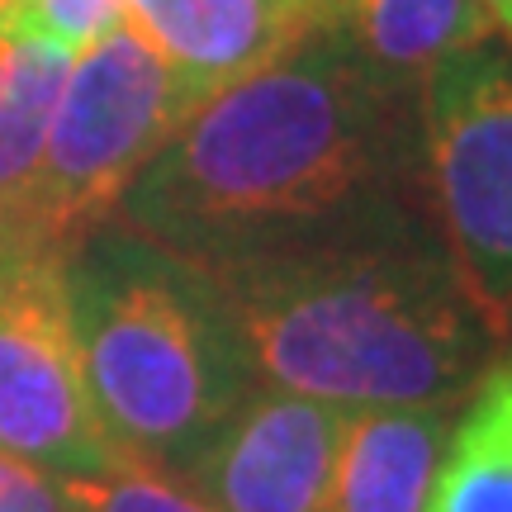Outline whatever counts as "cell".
I'll return each instance as SVG.
<instances>
[{
    "instance_id": "obj_1",
    "label": "cell",
    "mask_w": 512,
    "mask_h": 512,
    "mask_svg": "<svg viewBox=\"0 0 512 512\" xmlns=\"http://www.w3.org/2000/svg\"><path fill=\"white\" fill-rule=\"evenodd\" d=\"M418 219H432L418 91L384 81L342 19H323L266 67L195 100L110 223L219 275Z\"/></svg>"
},
{
    "instance_id": "obj_2",
    "label": "cell",
    "mask_w": 512,
    "mask_h": 512,
    "mask_svg": "<svg viewBox=\"0 0 512 512\" xmlns=\"http://www.w3.org/2000/svg\"><path fill=\"white\" fill-rule=\"evenodd\" d=\"M252 380L361 408H460L503 356L432 219L204 275Z\"/></svg>"
},
{
    "instance_id": "obj_3",
    "label": "cell",
    "mask_w": 512,
    "mask_h": 512,
    "mask_svg": "<svg viewBox=\"0 0 512 512\" xmlns=\"http://www.w3.org/2000/svg\"><path fill=\"white\" fill-rule=\"evenodd\" d=\"M62 285L110 451L176 479L256 384L214 285L124 223L76 242Z\"/></svg>"
},
{
    "instance_id": "obj_4",
    "label": "cell",
    "mask_w": 512,
    "mask_h": 512,
    "mask_svg": "<svg viewBox=\"0 0 512 512\" xmlns=\"http://www.w3.org/2000/svg\"><path fill=\"white\" fill-rule=\"evenodd\" d=\"M190 110L195 95L128 19L76 53L10 252L67 256L81 238L105 228L133 176Z\"/></svg>"
},
{
    "instance_id": "obj_5",
    "label": "cell",
    "mask_w": 512,
    "mask_h": 512,
    "mask_svg": "<svg viewBox=\"0 0 512 512\" xmlns=\"http://www.w3.org/2000/svg\"><path fill=\"white\" fill-rule=\"evenodd\" d=\"M418 152L441 247L479 318L512 347V53L489 38L418 86Z\"/></svg>"
},
{
    "instance_id": "obj_6",
    "label": "cell",
    "mask_w": 512,
    "mask_h": 512,
    "mask_svg": "<svg viewBox=\"0 0 512 512\" xmlns=\"http://www.w3.org/2000/svg\"><path fill=\"white\" fill-rule=\"evenodd\" d=\"M0 451L53 479L119 460L86 399L62 256L0 252Z\"/></svg>"
},
{
    "instance_id": "obj_7",
    "label": "cell",
    "mask_w": 512,
    "mask_h": 512,
    "mask_svg": "<svg viewBox=\"0 0 512 512\" xmlns=\"http://www.w3.org/2000/svg\"><path fill=\"white\" fill-rule=\"evenodd\" d=\"M337 437L342 408L256 380L176 479L214 512H328Z\"/></svg>"
},
{
    "instance_id": "obj_8",
    "label": "cell",
    "mask_w": 512,
    "mask_h": 512,
    "mask_svg": "<svg viewBox=\"0 0 512 512\" xmlns=\"http://www.w3.org/2000/svg\"><path fill=\"white\" fill-rule=\"evenodd\" d=\"M124 19L204 100L266 67L313 24L337 19V0H124Z\"/></svg>"
},
{
    "instance_id": "obj_9",
    "label": "cell",
    "mask_w": 512,
    "mask_h": 512,
    "mask_svg": "<svg viewBox=\"0 0 512 512\" xmlns=\"http://www.w3.org/2000/svg\"><path fill=\"white\" fill-rule=\"evenodd\" d=\"M460 408L342 413L328 512H422Z\"/></svg>"
},
{
    "instance_id": "obj_10",
    "label": "cell",
    "mask_w": 512,
    "mask_h": 512,
    "mask_svg": "<svg viewBox=\"0 0 512 512\" xmlns=\"http://www.w3.org/2000/svg\"><path fill=\"white\" fill-rule=\"evenodd\" d=\"M337 19L356 53L403 91H418L432 67L494 34L479 0H337Z\"/></svg>"
},
{
    "instance_id": "obj_11",
    "label": "cell",
    "mask_w": 512,
    "mask_h": 512,
    "mask_svg": "<svg viewBox=\"0 0 512 512\" xmlns=\"http://www.w3.org/2000/svg\"><path fill=\"white\" fill-rule=\"evenodd\" d=\"M67 67V53L0 24V252L15 247L19 214L34 190Z\"/></svg>"
},
{
    "instance_id": "obj_12",
    "label": "cell",
    "mask_w": 512,
    "mask_h": 512,
    "mask_svg": "<svg viewBox=\"0 0 512 512\" xmlns=\"http://www.w3.org/2000/svg\"><path fill=\"white\" fill-rule=\"evenodd\" d=\"M422 512H512V356L460 403Z\"/></svg>"
},
{
    "instance_id": "obj_13",
    "label": "cell",
    "mask_w": 512,
    "mask_h": 512,
    "mask_svg": "<svg viewBox=\"0 0 512 512\" xmlns=\"http://www.w3.org/2000/svg\"><path fill=\"white\" fill-rule=\"evenodd\" d=\"M76 512H214L204 498H195L181 479L147 470L133 460H110L105 470L57 479Z\"/></svg>"
},
{
    "instance_id": "obj_14",
    "label": "cell",
    "mask_w": 512,
    "mask_h": 512,
    "mask_svg": "<svg viewBox=\"0 0 512 512\" xmlns=\"http://www.w3.org/2000/svg\"><path fill=\"white\" fill-rule=\"evenodd\" d=\"M0 24L76 57L124 24V0H10Z\"/></svg>"
},
{
    "instance_id": "obj_15",
    "label": "cell",
    "mask_w": 512,
    "mask_h": 512,
    "mask_svg": "<svg viewBox=\"0 0 512 512\" xmlns=\"http://www.w3.org/2000/svg\"><path fill=\"white\" fill-rule=\"evenodd\" d=\"M0 512H76L48 470L0 451Z\"/></svg>"
},
{
    "instance_id": "obj_16",
    "label": "cell",
    "mask_w": 512,
    "mask_h": 512,
    "mask_svg": "<svg viewBox=\"0 0 512 512\" xmlns=\"http://www.w3.org/2000/svg\"><path fill=\"white\" fill-rule=\"evenodd\" d=\"M479 5H484V15L494 19V29H503L512 38V0H479Z\"/></svg>"
},
{
    "instance_id": "obj_17",
    "label": "cell",
    "mask_w": 512,
    "mask_h": 512,
    "mask_svg": "<svg viewBox=\"0 0 512 512\" xmlns=\"http://www.w3.org/2000/svg\"><path fill=\"white\" fill-rule=\"evenodd\" d=\"M5 5H10V0H0V10H5Z\"/></svg>"
}]
</instances>
